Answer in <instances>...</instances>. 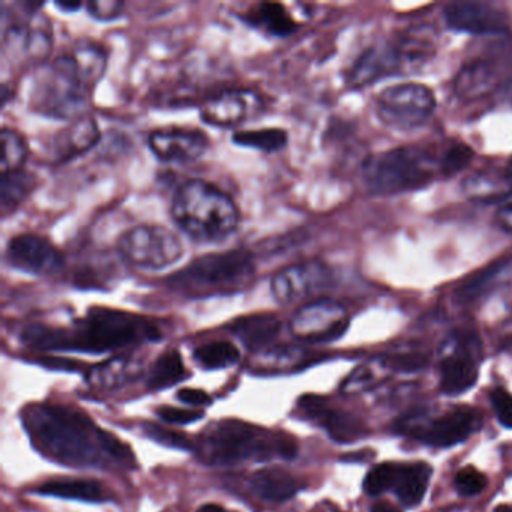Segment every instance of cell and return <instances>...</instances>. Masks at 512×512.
Instances as JSON below:
<instances>
[{
	"mask_svg": "<svg viewBox=\"0 0 512 512\" xmlns=\"http://www.w3.org/2000/svg\"><path fill=\"white\" fill-rule=\"evenodd\" d=\"M170 214L197 244H221L235 235L241 212L235 200L211 182L188 179L173 194Z\"/></svg>",
	"mask_w": 512,
	"mask_h": 512,
	"instance_id": "277c9868",
	"label": "cell"
},
{
	"mask_svg": "<svg viewBox=\"0 0 512 512\" xmlns=\"http://www.w3.org/2000/svg\"><path fill=\"white\" fill-rule=\"evenodd\" d=\"M479 344L475 335L455 334L445 344V355L440 362V391L445 395L464 394L478 380V362L475 359Z\"/></svg>",
	"mask_w": 512,
	"mask_h": 512,
	"instance_id": "9a60e30c",
	"label": "cell"
},
{
	"mask_svg": "<svg viewBox=\"0 0 512 512\" xmlns=\"http://www.w3.org/2000/svg\"><path fill=\"white\" fill-rule=\"evenodd\" d=\"M490 401L500 424L512 430V395L506 389L496 388L491 391Z\"/></svg>",
	"mask_w": 512,
	"mask_h": 512,
	"instance_id": "f35d334b",
	"label": "cell"
},
{
	"mask_svg": "<svg viewBox=\"0 0 512 512\" xmlns=\"http://www.w3.org/2000/svg\"><path fill=\"white\" fill-rule=\"evenodd\" d=\"M281 322L274 314L241 317L230 325V332L250 350L263 349L280 334Z\"/></svg>",
	"mask_w": 512,
	"mask_h": 512,
	"instance_id": "484cf974",
	"label": "cell"
},
{
	"mask_svg": "<svg viewBox=\"0 0 512 512\" xmlns=\"http://www.w3.org/2000/svg\"><path fill=\"white\" fill-rule=\"evenodd\" d=\"M239 19L266 37L287 38L298 31L299 25L290 11L277 2H262L254 5Z\"/></svg>",
	"mask_w": 512,
	"mask_h": 512,
	"instance_id": "603a6c76",
	"label": "cell"
},
{
	"mask_svg": "<svg viewBox=\"0 0 512 512\" xmlns=\"http://www.w3.org/2000/svg\"><path fill=\"white\" fill-rule=\"evenodd\" d=\"M506 179H508V181H512V161L509 163L508 172H506Z\"/></svg>",
	"mask_w": 512,
	"mask_h": 512,
	"instance_id": "f907efd6",
	"label": "cell"
},
{
	"mask_svg": "<svg viewBox=\"0 0 512 512\" xmlns=\"http://www.w3.org/2000/svg\"><path fill=\"white\" fill-rule=\"evenodd\" d=\"M43 364L46 365V367L56 368V370L62 371H80V367H82L79 362L59 358L43 359Z\"/></svg>",
	"mask_w": 512,
	"mask_h": 512,
	"instance_id": "f6af8a7d",
	"label": "cell"
},
{
	"mask_svg": "<svg viewBox=\"0 0 512 512\" xmlns=\"http://www.w3.org/2000/svg\"><path fill=\"white\" fill-rule=\"evenodd\" d=\"M434 110L436 97L431 89L419 83L391 86L376 97V113L380 121L398 130L421 127Z\"/></svg>",
	"mask_w": 512,
	"mask_h": 512,
	"instance_id": "9c48e42d",
	"label": "cell"
},
{
	"mask_svg": "<svg viewBox=\"0 0 512 512\" xmlns=\"http://www.w3.org/2000/svg\"><path fill=\"white\" fill-rule=\"evenodd\" d=\"M431 473L433 469L424 461L379 464L365 476L364 491L370 496H379L385 491L392 490L401 505L412 508L424 499Z\"/></svg>",
	"mask_w": 512,
	"mask_h": 512,
	"instance_id": "30bf717a",
	"label": "cell"
},
{
	"mask_svg": "<svg viewBox=\"0 0 512 512\" xmlns=\"http://www.w3.org/2000/svg\"><path fill=\"white\" fill-rule=\"evenodd\" d=\"M23 421L35 448L56 463L73 467H97L109 460L127 467L136 464L124 442L70 407L37 404L26 410Z\"/></svg>",
	"mask_w": 512,
	"mask_h": 512,
	"instance_id": "6da1fadb",
	"label": "cell"
},
{
	"mask_svg": "<svg viewBox=\"0 0 512 512\" xmlns=\"http://www.w3.org/2000/svg\"><path fill=\"white\" fill-rule=\"evenodd\" d=\"M494 512H512V506H500Z\"/></svg>",
	"mask_w": 512,
	"mask_h": 512,
	"instance_id": "681fc988",
	"label": "cell"
},
{
	"mask_svg": "<svg viewBox=\"0 0 512 512\" xmlns=\"http://www.w3.org/2000/svg\"><path fill=\"white\" fill-rule=\"evenodd\" d=\"M23 341L43 352L107 353L133 344L155 341L160 329L145 317L115 308L94 307L71 328L32 325Z\"/></svg>",
	"mask_w": 512,
	"mask_h": 512,
	"instance_id": "7a4b0ae2",
	"label": "cell"
},
{
	"mask_svg": "<svg viewBox=\"0 0 512 512\" xmlns=\"http://www.w3.org/2000/svg\"><path fill=\"white\" fill-rule=\"evenodd\" d=\"M256 263L253 254L242 248L197 257L170 275L167 284L190 296L227 295L253 281Z\"/></svg>",
	"mask_w": 512,
	"mask_h": 512,
	"instance_id": "8992f818",
	"label": "cell"
},
{
	"mask_svg": "<svg viewBox=\"0 0 512 512\" xmlns=\"http://www.w3.org/2000/svg\"><path fill=\"white\" fill-rule=\"evenodd\" d=\"M119 259L143 271H164L184 256V244L160 224H140L125 230L116 244Z\"/></svg>",
	"mask_w": 512,
	"mask_h": 512,
	"instance_id": "ba28073f",
	"label": "cell"
},
{
	"mask_svg": "<svg viewBox=\"0 0 512 512\" xmlns=\"http://www.w3.org/2000/svg\"><path fill=\"white\" fill-rule=\"evenodd\" d=\"M148 146L155 158L167 164H190L202 158L211 146L203 131L170 127L152 131Z\"/></svg>",
	"mask_w": 512,
	"mask_h": 512,
	"instance_id": "e0dca14e",
	"label": "cell"
},
{
	"mask_svg": "<svg viewBox=\"0 0 512 512\" xmlns=\"http://www.w3.org/2000/svg\"><path fill=\"white\" fill-rule=\"evenodd\" d=\"M454 485L460 496L472 497L484 490L487 478L475 467H464L455 476Z\"/></svg>",
	"mask_w": 512,
	"mask_h": 512,
	"instance_id": "d590c367",
	"label": "cell"
},
{
	"mask_svg": "<svg viewBox=\"0 0 512 512\" xmlns=\"http://www.w3.org/2000/svg\"><path fill=\"white\" fill-rule=\"evenodd\" d=\"M481 427V415L473 409H457L445 413L439 418L422 419L412 416L401 422V431L404 434L421 440L425 445L433 448H449L464 442L470 434Z\"/></svg>",
	"mask_w": 512,
	"mask_h": 512,
	"instance_id": "8fae6325",
	"label": "cell"
},
{
	"mask_svg": "<svg viewBox=\"0 0 512 512\" xmlns=\"http://www.w3.org/2000/svg\"><path fill=\"white\" fill-rule=\"evenodd\" d=\"M145 433L146 436L151 437L160 445L167 446V448L191 449V446H193L185 434L179 433V431L167 430V428L160 427V425H146Z\"/></svg>",
	"mask_w": 512,
	"mask_h": 512,
	"instance_id": "8d00e7d4",
	"label": "cell"
},
{
	"mask_svg": "<svg viewBox=\"0 0 512 512\" xmlns=\"http://www.w3.org/2000/svg\"><path fill=\"white\" fill-rule=\"evenodd\" d=\"M473 160V151L466 145L449 148L439 161V170L445 176H454L466 169Z\"/></svg>",
	"mask_w": 512,
	"mask_h": 512,
	"instance_id": "e575fe53",
	"label": "cell"
},
{
	"mask_svg": "<svg viewBox=\"0 0 512 512\" xmlns=\"http://www.w3.org/2000/svg\"><path fill=\"white\" fill-rule=\"evenodd\" d=\"M55 7L59 8L62 13H76L80 8L83 7V4L80 2H65V0H61V2H55Z\"/></svg>",
	"mask_w": 512,
	"mask_h": 512,
	"instance_id": "bcb514c9",
	"label": "cell"
},
{
	"mask_svg": "<svg viewBox=\"0 0 512 512\" xmlns=\"http://www.w3.org/2000/svg\"><path fill=\"white\" fill-rule=\"evenodd\" d=\"M178 398L182 403L193 404V406H203L211 404V397L200 389L185 388L178 392Z\"/></svg>",
	"mask_w": 512,
	"mask_h": 512,
	"instance_id": "7bdbcfd3",
	"label": "cell"
},
{
	"mask_svg": "<svg viewBox=\"0 0 512 512\" xmlns=\"http://www.w3.org/2000/svg\"><path fill=\"white\" fill-rule=\"evenodd\" d=\"M100 80L89 62L71 50L41 65L32 85L31 109L44 118L77 121L85 116Z\"/></svg>",
	"mask_w": 512,
	"mask_h": 512,
	"instance_id": "3957f363",
	"label": "cell"
},
{
	"mask_svg": "<svg viewBox=\"0 0 512 512\" xmlns=\"http://www.w3.org/2000/svg\"><path fill=\"white\" fill-rule=\"evenodd\" d=\"M0 133H2L0 134V142H2L0 172H2V175L25 169L29 154V146L25 137L13 128H4Z\"/></svg>",
	"mask_w": 512,
	"mask_h": 512,
	"instance_id": "d6a6232c",
	"label": "cell"
},
{
	"mask_svg": "<svg viewBox=\"0 0 512 512\" xmlns=\"http://www.w3.org/2000/svg\"><path fill=\"white\" fill-rule=\"evenodd\" d=\"M499 85V73L491 62H469L464 65L454 80V91L461 100H478L487 97Z\"/></svg>",
	"mask_w": 512,
	"mask_h": 512,
	"instance_id": "cb8c5ba5",
	"label": "cell"
},
{
	"mask_svg": "<svg viewBox=\"0 0 512 512\" xmlns=\"http://www.w3.org/2000/svg\"><path fill=\"white\" fill-rule=\"evenodd\" d=\"M386 364L392 370L403 371V373H413V371L422 370L428 364V359L418 353H404V355L392 356L386 359Z\"/></svg>",
	"mask_w": 512,
	"mask_h": 512,
	"instance_id": "ab89813d",
	"label": "cell"
},
{
	"mask_svg": "<svg viewBox=\"0 0 512 512\" xmlns=\"http://www.w3.org/2000/svg\"><path fill=\"white\" fill-rule=\"evenodd\" d=\"M428 35H407L395 44L400 56L401 73H415L421 70L433 55L434 46Z\"/></svg>",
	"mask_w": 512,
	"mask_h": 512,
	"instance_id": "4dcf8cb0",
	"label": "cell"
},
{
	"mask_svg": "<svg viewBox=\"0 0 512 512\" xmlns=\"http://www.w3.org/2000/svg\"><path fill=\"white\" fill-rule=\"evenodd\" d=\"M392 74H401L400 56L394 44H379L365 50L349 71L347 82L353 88L373 85Z\"/></svg>",
	"mask_w": 512,
	"mask_h": 512,
	"instance_id": "44dd1931",
	"label": "cell"
},
{
	"mask_svg": "<svg viewBox=\"0 0 512 512\" xmlns=\"http://www.w3.org/2000/svg\"><path fill=\"white\" fill-rule=\"evenodd\" d=\"M332 281L334 272L326 263L307 260L275 272L271 278V293L278 304H292L323 292Z\"/></svg>",
	"mask_w": 512,
	"mask_h": 512,
	"instance_id": "4fadbf2b",
	"label": "cell"
},
{
	"mask_svg": "<svg viewBox=\"0 0 512 512\" xmlns=\"http://www.w3.org/2000/svg\"><path fill=\"white\" fill-rule=\"evenodd\" d=\"M43 496L61 497V499L83 500V502H101L104 500L103 485L94 479H52L37 488Z\"/></svg>",
	"mask_w": 512,
	"mask_h": 512,
	"instance_id": "83f0119b",
	"label": "cell"
},
{
	"mask_svg": "<svg viewBox=\"0 0 512 512\" xmlns=\"http://www.w3.org/2000/svg\"><path fill=\"white\" fill-rule=\"evenodd\" d=\"M5 260L11 268L32 277H56L67 266L64 253L38 233H20L11 238Z\"/></svg>",
	"mask_w": 512,
	"mask_h": 512,
	"instance_id": "7c38bea8",
	"label": "cell"
},
{
	"mask_svg": "<svg viewBox=\"0 0 512 512\" xmlns=\"http://www.w3.org/2000/svg\"><path fill=\"white\" fill-rule=\"evenodd\" d=\"M349 317L343 305L331 299L305 304L290 320V331L296 338L308 343H329L346 332Z\"/></svg>",
	"mask_w": 512,
	"mask_h": 512,
	"instance_id": "5bb4252c",
	"label": "cell"
},
{
	"mask_svg": "<svg viewBox=\"0 0 512 512\" xmlns=\"http://www.w3.org/2000/svg\"><path fill=\"white\" fill-rule=\"evenodd\" d=\"M446 25L457 32L472 35H499L509 31V17L487 4L458 2L443 11Z\"/></svg>",
	"mask_w": 512,
	"mask_h": 512,
	"instance_id": "d6986e66",
	"label": "cell"
},
{
	"mask_svg": "<svg viewBox=\"0 0 512 512\" xmlns=\"http://www.w3.org/2000/svg\"><path fill=\"white\" fill-rule=\"evenodd\" d=\"M371 380H373L371 371L361 368V370L356 371V373H353L352 377L346 380V383H344V391L358 392V389L367 388Z\"/></svg>",
	"mask_w": 512,
	"mask_h": 512,
	"instance_id": "b9f144b4",
	"label": "cell"
},
{
	"mask_svg": "<svg viewBox=\"0 0 512 512\" xmlns=\"http://www.w3.org/2000/svg\"><path fill=\"white\" fill-rule=\"evenodd\" d=\"M100 137L97 122L89 116H83L53 137L50 152L59 163H67L91 151L100 142Z\"/></svg>",
	"mask_w": 512,
	"mask_h": 512,
	"instance_id": "7402d4cb",
	"label": "cell"
},
{
	"mask_svg": "<svg viewBox=\"0 0 512 512\" xmlns=\"http://www.w3.org/2000/svg\"><path fill=\"white\" fill-rule=\"evenodd\" d=\"M512 274V260H503L476 274L458 287L457 299L460 302H473L490 293L497 284L505 283Z\"/></svg>",
	"mask_w": 512,
	"mask_h": 512,
	"instance_id": "f1b7e54d",
	"label": "cell"
},
{
	"mask_svg": "<svg viewBox=\"0 0 512 512\" xmlns=\"http://www.w3.org/2000/svg\"><path fill=\"white\" fill-rule=\"evenodd\" d=\"M307 415L322 425L332 440L338 443H353L367 436L368 430L361 419L341 410L329 409L322 398L308 395L301 400Z\"/></svg>",
	"mask_w": 512,
	"mask_h": 512,
	"instance_id": "ffe728a7",
	"label": "cell"
},
{
	"mask_svg": "<svg viewBox=\"0 0 512 512\" xmlns=\"http://www.w3.org/2000/svg\"><path fill=\"white\" fill-rule=\"evenodd\" d=\"M371 512H400L395 509L394 506L388 505V503H377L371 508Z\"/></svg>",
	"mask_w": 512,
	"mask_h": 512,
	"instance_id": "c3c4849f",
	"label": "cell"
},
{
	"mask_svg": "<svg viewBox=\"0 0 512 512\" xmlns=\"http://www.w3.org/2000/svg\"><path fill=\"white\" fill-rule=\"evenodd\" d=\"M37 176L29 170L4 173L0 182V212L2 217L16 212L37 188Z\"/></svg>",
	"mask_w": 512,
	"mask_h": 512,
	"instance_id": "4316f807",
	"label": "cell"
},
{
	"mask_svg": "<svg viewBox=\"0 0 512 512\" xmlns=\"http://www.w3.org/2000/svg\"><path fill=\"white\" fill-rule=\"evenodd\" d=\"M197 512H227L226 509L221 505H217V503H208V505L200 506L199 511Z\"/></svg>",
	"mask_w": 512,
	"mask_h": 512,
	"instance_id": "7dc6e473",
	"label": "cell"
},
{
	"mask_svg": "<svg viewBox=\"0 0 512 512\" xmlns=\"http://www.w3.org/2000/svg\"><path fill=\"white\" fill-rule=\"evenodd\" d=\"M262 98L250 89H227L212 95L203 103L200 118L218 128H233L259 115Z\"/></svg>",
	"mask_w": 512,
	"mask_h": 512,
	"instance_id": "2e32d148",
	"label": "cell"
},
{
	"mask_svg": "<svg viewBox=\"0 0 512 512\" xmlns=\"http://www.w3.org/2000/svg\"><path fill=\"white\" fill-rule=\"evenodd\" d=\"M184 376L185 367L181 355L176 350H169V352L163 353L152 367L148 386L160 391V389L169 388V386L181 382Z\"/></svg>",
	"mask_w": 512,
	"mask_h": 512,
	"instance_id": "1f68e13d",
	"label": "cell"
},
{
	"mask_svg": "<svg viewBox=\"0 0 512 512\" xmlns=\"http://www.w3.org/2000/svg\"><path fill=\"white\" fill-rule=\"evenodd\" d=\"M194 358L208 370L215 368H226L236 364L241 358L238 347L229 341H212V343L203 344L194 350Z\"/></svg>",
	"mask_w": 512,
	"mask_h": 512,
	"instance_id": "836d02e7",
	"label": "cell"
},
{
	"mask_svg": "<svg viewBox=\"0 0 512 512\" xmlns=\"http://www.w3.org/2000/svg\"><path fill=\"white\" fill-rule=\"evenodd\" d=\"M86 10L98 22H115L124 14L125 4L119 0H92L86 4Z\"/></svg>",
	"mask_w": 512,
	"mask_h": 512,
	"instance_id": "74e56055",
	"label": "cell"
},
{
	"mask_svg": "<svg viewBox=\"0 0 512 512\" xmlns=\"http://www.w3.org/2000/svg\"><path fill=\"white\" fill-rule=\"evenodd\" d=\"M197 454L206 464L292 458L296 455V442L245 422L226 419L211 425L202 434L197 443Z\"/></svg>",
	"mask_w": 512,
	"mask_h": 512,
	"instance_id": "5b68a950",
	"label": "cell"
},
{
	"mask_svg": "<svg viewBox=\"0 0 512 512\" xmlns=\"http://www.w3.org/2000/svg\"><path fill=\"white\" fill-rule=\"evenodd\" d=\"M4 46L22 61H46L52 50L49 20L38 13H28L25 20L4 25Z\"/></svg>",
	"mask_w": 512,
	"mask_h": 512,
	"instance_id": "ac0fdd59",
	"label": "cell"
},
{
	"mask_svg": "<svg viewBox=\"0 0 512 512\" xmlns=\"http://www.w3.org/2000/svg\"><path fill=\"white\" fill-rule=\"evenodd\" d=\"M232 142L241 148L256 149L265 154L283 151L289 143V134L283 128H254L235 131Z\"/></svg>",
	"mask_w": 512,
	"mask_h": 512,
	"instance_id": "f546056e",
	"label": "cell"
},
{
	"mask_svg": "<svg viewBox=\"0 0 512 512\" xmlns=\"http://www.w3.org/2000/svg\"><path fill=\"white\" fill-rule=\"evenodd\" d=\"M158 415L169 422V424L185 425L191 422L199 421L202 418V412L197 410L176 409V407L164 406L158 409Z\"/></svg>",
	"mask_w": 512,
	"mask_h": 512,
	"instance_id": "60d3db41",
	"label": "cell"
},
{
	"mask_svg": "<svg viewBox=\"0 0 512 512\" xmlns=\"http://www.w3.org/2000/svg\"><path fill=\"white\" fill-rule=\"evenodd\" d=\"M436 167L439 169L427 151L406 146L370 158L364 164L362 178L370 193H407L430 184Z\"/></svg>",
	"mask_w": 512,
	"mask_h": 512,
	"instance_id": "52a82bcc",
	"label": "cell"
},
{
	"mask_svg": "<svg viewBox=\"0 0 512 512\" xmlns=\"http://www.w3.org/2000/svg\"><path fill=\"white\" fill-rule=\"evenodd\" d=\"M251 490L266 502L281 503L292 499L299 491V482L280 467L257 470L251 478Z\"/></svg>",
	"mask_w": 512,
	"mask_h": 512,
	"instance_id": "d4e9b609",
	"label": "cell"
},
{
	"mask_svg": "<svg viewBox=\"0 0 512 512\" xmlns=\"http://www.w3.org/2000/svg\"><path fill=\"white\" fill-rule=\"evenodd\" d=\"M496 223L500 229L512 233V203H506L497 211Z\"/></svg>",
	"mask_w": 512,
	"mask_h": 512,
	"instance_id": "ee69618b",
	"label": "cell"
}]
</instances>
